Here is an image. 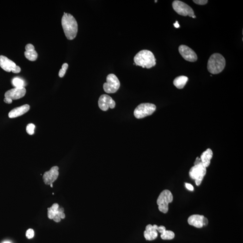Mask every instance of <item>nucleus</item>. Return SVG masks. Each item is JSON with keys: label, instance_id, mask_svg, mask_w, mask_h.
I'll use <instances>...</instances> for the list:
<instances>
[{"label": "nucleus", "instance_id": "obj_25", "mask_svg": "<svg viewBox=\"0 0 243 243\" xmlns=\"http://www.w3.org/2000/svg\"><path fill=\"white\" fill-rule=\"evenodd\" d=\"M59 207V205L57 204V203H55V204L52 205L51 208H49V209L52 210L54 212H56V214H57L58 212V209Z\"/></svg>", "mask_w": 243, "mask_h": 243}, {"label": "nucleus", "instance_id": "obj_22", "mask_svg": "<svg viewBox=\"0 0 243 243\" xmlns=\"http://www.w3.org/2000/svg\"><path fill=\"white\" fill-rule=\"evenodd\" d=\"M35 128V126L34 124H33V123H29L26 127L27 132L30 135H32L34 133Z\"/></svg>", "mask_w": 243, "mask_h": 243}, {"label": "nucleus", "instance_id": "obj_27", "mask_svg": "<svg viewBox=\"0 0 243 243\" xmlns=\"http://www.w3.org/2000/svg\"><path fill=\"white\" fill-rule=\"evenodd\" d=\"M25 50L26 51H34L35 50V47L31 44H28L25 46Z\"/></svg>", "mask_w": 243, "mask_h": 243}, {"label": "nucleus", "instance_id": "obj_7", "mask_svg": "<svg viewBox=\"0 0 243 243\" xmlns=\"http://www.w3.org/2000/svg\"><path fill=\"white\" fill-rule=\"evenodd\" d=\"M172 6L174 10L180 16H189L190 17H192L194 16V11L191 7L182 1L178 0L173 1Z\"/></svg>", "mask_w": 243, "mask_h": 243}, {"label": "nucleus", "instance_id": "obj_10", "mask_svg": "<svg viewBox=\"0 0 243 243\" xmlns=\"http://www.w3.org/2000/svg\"><path fill=\"white\" fill-rule=\"evenodd\" d=\"M98 105L99 107L102 111H106L109 108L111 109L114 108L115 102L110 96L104 94L100 97Z\"/></svg>", "mask_w": 243, "mask_h": 243}, {"label": "nucleus", "instance_id": "obj_36", "mask_svg": "<svg viewBox=\"0 0 243 243\" xmlns=\"http://www.w3.org/2000/svg\"><path fill=\"white\" fill-rule=\"evenodd\" d=\"M201 163V160L200 159V158H199L197 157L196 158V160H195V162L194 163V165H198V164H200V163Z\"/></svg>", "mask_w": 243, "mask_h": 243}, {"label": "nucleus", "instance_id": "obj_3", "mask_svg": "<svg viewBox=\"0 0 243 243\" xmlns=\"http://www.w3.org/2000/svg\"><path fill=\"white\" fill-rule=\"evenodd\" d=\"M225 66V59L219 53H214L209 58L207 68L211 74H217L221 73Z\"/></svg>", "mask_w": 243, "mask_h": 243}, {"label": "nucleus", "instance_id": "obj_30", "mask_svg": "<svg viewBox=\"0 0 243 243\" xmlns=\"http://www.w3.org/2000/svg\"><path fill=\"white\" fill-rule=\"evenodd\" d=\"M21 71V69L19 66H16L14 68V69L12 70V72L15 74H18V73H20Z\"/></svg>", "mask_w": 243, "mask_h": 243}, {"label": "nucleus", "instance_id": "obj_1", "mask_svg": "<svg viewBox=\"0 0 243 243\" xmlns=\"http://www.w3.org/2000/svg\"><path fill=\"white\" fill-rule=\"evenodd\" d=\"M61 24L67 38L70 40L74 39L78 31V24L74 17L71 14L64 12Z\"/></svg>", "mask_w": 243, "mask_h": 243}, {"label": "nucleus", "instance_id": "obj_15", "mask_svg": "<svg viewBox=\"0 0 243 243\" xmlns=\"http://www.w3.org/2000/svg\"><path fill=\"white\" fill-rule=\"evenodd\" d=\"M29 109H30V106L28 104H24L11 110L8 114V116L9 118H15L18 117L28 112Z\"/></svg>", "mask_w": 243, "mask_h": 243}, {"label": "nucleus", "instance_id": "obj_13", "mask_svg": "<svg viewBox=\"0 0 243 243\" xmlns=\"http://www.w3.org/2000/svg\"><path fill=\"white\" fill-rule=\"evenodd\" d=\"M158 226L156 225L152 226L149 224L146 227V230L144 231V237L147 241H151L155 240L158 236L157 229Z\"/></svg>", "mask_w": 243, "mask_h": 243}, {"label": "nucleus", "instance_id": "obj_26", "mask_svg": "<svg viewBox=\"0 0 243 243\" xmlns=\"http://www.w3.org/2000/svg\"><path fill=\"white\" fill-rule=\"evenodd\" d=\"M193 2L196 4L200 5H205L207 3L208 1L207 0H198V1L194 0Z\"/></svg>", "mask_w": 243, "mask_h": 243}, {"label": "nucleus", "instance_id": "obj_29", "mask_svg": "<svg viewBox=\"0 0 243 243\" xmlns=\"http://www.w3.org/2000/svg\"><path fill=\"white\" fill-rule=\"evenodd\" d=\"M165 230H166V228L164 226H161L160 227H158L157 231H158L159 233H161V234L163 233Z\"/></svg>", "mask_w": 243, "mask_h": 243}, {"label": "nucleus", "instance_id": "obj_23", "mask_svg": "<svg viewBox=\"0 0 243 243\" xmlns=\"http://www.w3.org/2000/svg\"><path fill=\"white\" fill-rule=\"evenodd\" d=\"M34 235V231L32 229H29L27 230L26 236L28 239H32Z\"/></svg>", "mask_w": 243, "mask_h": 243}, {"label": "nucleus", "instance_id": "obj_42", "mask_svg": "<svg viewBox=\"0 0 243 243\" xmlns=\"http://www.w3.org/2000/svg\"><path fill=\"white\" fill-rule=\"evenodd\" d=\"M193 18H196V16H193L192 17Z\"/></svg>", "mask_w": 243, "mask_h": 243}, {"label": "nucleus", "instance_id": "obj_6", "mask_svg": "<svg viewBox=\"0 0 243 243\" xmlns=\"http://www.w3.org/2000/svg\"><path fill=\"white\" fill-rule=\"evenodd\" d=\"M206 173V168L202 163L194 165L189 172V175L192 179L195 180L197 186H200Z\"/></svg>", "mask_w": 243, "mask_h": 243}, {"label": "nucleus", "instance_id": "obj_41", "mask_svg": "<svg viewBox=\"0 0 243 243\" xmlns=\"http://www.w3.org/2000/svg\"><path fill=\"white\" fill-rule=\"evenodd\" d=\"M3 243H10L9 242L6 241V242H4Z\"/></svg>", "mask_w": 243, "mask_h": 243}, {"label": "nucleus", "instance_id": "obj_18", "mask_svg": "<svg viewBox=\"0 0 243 243\" xmlns=\"http://www.w3.org/2000/svg\"><path fill=\"white\" fill-rule=\"evenodd\" d=\"M188 78L185 76H180L176 78L173 81V84L178 89H182L186 85Z\"/></svg>", "mask_w": 243, "mask_h": 243}, {"label": "nucleus", "instance_id": "obj_38", "mask_svg": "<svg viewBox=\"0 0 243 243\" xmlns=\"http://www.w3.org/2000/svg\"><path fill=\"white\" fill-rule=\"evenodd\" d=\"M174 26H175V27H176V28H178V27H180V25H179L177 21L174 24Z\"/></svg>", "mask_w": 243, "mask_h": 243}, {"label": "nucleus", "instance_id": "obj_31", "mask_svg": "<svg viewBox=\"0 0 243 243\" xmlns=\"http://www.w3.org/2000/svg\"><path fill=\"white\" fill-rule=\"evenodd\" d=\"M185 185H186V187L189 190H191V191H193L194 190V187H193L192 185H191V184H189V183H186Z\"/></svg>", "mask_w": 243, "mask_h": 243}, {"label": "nucleus", "instance_id": "obj_35", "mask_svg": "<svg viewBox=\"0 0 243 243\" xmlns=\"http://www.w3.org/2000/svg\"><path fill=\"white\" fill-rule=\"evenodd\" d=\"M203 226H206L208 224V220L206 217H204V218H203Z\"/></svg>", "mask_w": 243, "mask_h": 243}, {"label": "nucleus", "instance_id": "obj_14", "mask_svg": "<svg viewBox=\"0 0 243 243\" xmlns=\"http://www.w3.org/2000/svg\"><path fill=\"white\" fill-rule=\"evenodd\" d=\"M16 66V63L13 61L5 56H0V67L5 71L11 72Z\"/></svg>", "mask_w": 243, "mask_h": 243}, {"label": "nucleus", "instance_id": "obj_32", "mask_svg": "<svg viewBox=\"0 0 243 243\" xmlns=\"http://www.w3.org/2000/svg\"><path fill=\"white\" fill-rule=\"evenodd\" d=\"M56 215H57L59 217H60L61 219H64L65 217V214L63 212H58Z\"/></svg>", "mask_w": 243, "mask_h": 243}, {"label": "nucleus", "instance_id": "obj_11", "mask_svg": "<svg viewBox=\"0 0 243 243\" xmlns=\"http://www.w3.org/2000/svg\"><path fill=\"white\" fill-rule=\"evenodd\" d=\"M59 167L54 166L49 171L45 172L43 176V180L45 184L50 185L57 179L59 176Z\"/></svg>", "mask_w": 243, "mask_h": 243}, {"label": "nucleus", "instance_id": "obj_19", "mask_svg": "<svg viewBox=\"0 0 243 243\" xmlns=\"http://www.w3.org/2000/svg\"><path fill=\"white\" fill-rule=\"evenodd\" d=\"M24 56L28 60L34 61L38 58V54L35 50L34 51H25Z\"/></svg>", "mask_w": 243, "mask_h": 243}, {"label": "nucleus", "instance_id": "obj_2", "mask_svg": "<svg viewBox=\"0 0 243 243\" xmlns=\"http://www.w3.org/2000/svg\"><path fill=\"white\" fill-rule=\"evenodd\" d=\"M135 64L142 68L151 69L156 65V59L153 53L147 50H141L134 58Z\"/></svg>", "mask_w": 243, "mask_h": 243}, {"label": "nucleus", "instance_id": "obj_9", "mask_svg": "<svg viewBox=\"0 0 243 243\" xmlns=\"http://www.w3.org/2000/svg\"><path fill=\"white\" fill-rule=\"evenodd\" d=\"M179 52L182 57L188 61L194 62L197 60L198 57L195 52L187 45H182L179 47Z\"/></svg>", "mask_w": 243, "mask_h": 243}, {"label": "nucleus", "instance_id": "obj_21", "mask_svg": "<svg viewBox=\"0 0 243 243\" xmlns=\"http://www.w3.org/2000/svg\"><path fill=\"white\" fill-rule=\"evenodd\" d=\"M12 83L15 87L17 88L24 87V82L23 80L18 78H14L12 80Z\"/></svg>", "mask_w": 243, "mask_h": 243}, {"label": "nucleus", "instance_id": "obj_12", "mask_svg": "<svg viewBox=\"0 0 243 243\" xmlns=\"http://www.w3.org/2000/svg\"><path fill=\"white\" fill-rule=\"evenodd\" d=\"M26 92V89L24 87L20 88L15 87L7 91L5 94V96L12 100H16L23 97L25 96Z\"/></svg>", "mask_w": 243, "mask_h": 243}, {"label": "nucleus", "instance_id": "obj_40", "mask_svg": "<svg viewBox=\"0 0 243 243\" xmlns=\"http://www.w3.org/2000/svg\"><path fill=\"white\" fill-rule=\"evenodd\" d=\"M50 186H51V187L52 188L53 187V184H51V185H50Z\"/></svg>", "mask_w": 243, "mask_h": 243}, {"label": "nucleus", "instance_id": "obj_43", "mask_svg": "<svg viewBox=\"0 0 243 243\" xmlns=\"http://www.w3.org/2000/svg\"><path fill=\"white\" fill-rule=\"evenodd\" d=\"M157 2V1H155V2Z\"/></svg>", "mask_w": 243, "mask_h": 243}, {"label": "nucleus", "instance_id": "obj_24", "mask_svg": "<svg viewBox=\"0 0 243 243\" xmlns=\"http://www.w3.org/2000/svg\"><path fill=\"white\" fill-rule=\"evenodd\" d=\"M48 209V217L49 219H53V218L55 217L56 215V212H54V211L50 209L49 208L47 209Z\"/></svg>", "mask_w": 243, "mask_h": 243}, {"label": "nucleus", "instance_id": "obj_5", "mask_svg": "<svg viewBox=\"0 0 243 243\" xmlns=\"http://www.w3.org/2000/svg\"><path fill=\"white\" fill-rule=\"evenodd\" d=\"M156 107L154 104L151 103H142L136 108L134 115L138 119L144 118L151 115L156 110Z\"/></svg>", "mask_w": 243, "mask_h": 243}, {"label": "nucleus", "instance_id": "obj_17", "mask_svg": "<svg viewBox=\"0 0 243 243\" xmlns=\"http://www.w3.org/2000/svg\"><path fill=\"white\" fill-rule=\"evenodd\" d=\"M212 155L213 153L212 151L210 149H208L201 154L200 158L201 160V163L206 168L209 166Z\"/></svg>", "mask_w": 243, "mask_h": 243}, {"label": "nucleus", "instance_id": "obj_20", "mask_svg": "<svg viewBox=\"0 0 243 243\" xmlns=\"http://www.w3.org/2000/svg\"><path fill=\"white\" fill-rule=\"evenodd\" d=\"M175 237V234L173 231L166 230L161 234V237L163 240H171Z\"/></svg>", "mask_w": 243, "mask_h": 243}, {"label": "nucleus", "instance_id": "obj_4", "mask_svg": "<svg viewBox=\"0 0 243 243\" xmlns=\"http://www.w3.org/2000/svg\"><path fill=\"white\" fill-rule=\"evenodd\" d=\"M172 200L173 195L171 191L168 190H163L157 200L158 209L163 213H167L169 210V204L171 203Z\"/></svg>", "mask_w": 243, "mask_h": 243}, {"label": "nucleus", "instance_id": "obj_37", "mask_svg": "<svg viewBox=\"0 0 243 243\" xmlns=\"http://www.w3.org/2000/svg\"><path fill=\"white\" fill-rule=\"evenodd\" d=\"M62 69H65V70H67L68 68V63H63V64L62 65Z\"/></svg>", "mask_w": 243, "mask_h": 243}, {"label": "nucleus", "instance_id": "obj_34", "mask_svg": "<svg viewBox=\"0 0 243 243\" xmlns=\"http://www.w3.org/2000/svg\"><path fill=\"white\" fill-rule=\"evenodd\" d=\"M53 219L55 222H56V223H59L61 221V218L56 214V216L53 218Z\"/></svg>", "mask_w": 243, "mask_h": 243}, {"label": "nucleus", "instance_id": "obj_8", "mask_svg": "<svg viewBox=\"0 0 243 243\" xmlns=\"http://www.w3.org/2000/svg\"><path fill=\"white\" fill-rule=\"evenodd\" d=\"M120 86V82L116 76L114 74H110L107 76L106 82L103 85L104 92L107 93H115Z\"/></svg>", "mask_w": 243, "mask_h": 243}, {"label": "nucleus", "instance_id": "obj_28", "mask_svg": "<svg viewBox=\"0 0 243 243\" xmlns=\"http://www.w3.org/2000/svg\"><path fill=\"white\" fill-rule=\"evenodd\" d=\"M66 70H67L62 69V68L60 70L59 73V76L60 77L63 78L64 76L65 73H66Z\"/></svg>", "mask_w": 243, "mask_h": 243}, {"label": "nucleus", "instance_id": "obj_39", "mask_svg": "<svg viewBox=\"0 0 243 243\" xmlns=\"http://www.w3.org/2000/svg\"><path fill=\"white\" fill-rule=\"evenodd\" d=\"M58 212H64V209L63 208H60L59 207L58 209Z\"/></svg>", "mask_w": 243, "mask_h": 243}, {"label": "nucleus", "instance_id": "obj_33", "mask_svg": "<svg viewBox=\"0 0 243 243\" xmlns=\"http://www.w3.org/2000/svg\"><path fill=\"white\" fill-rule=\"evenodd\" d=\"M4 101L7 104H11L12 102V100L10 99L9 98L5 97L4 99Z\"/></svg>", "mask_w": 243, "mask_h": 243}, {"label": "nucleus", "instance_id": "obj_16", "mask_svg": "<svg viewBox=\"0 0 243 243\" xmlns=\"http://www.w3.org/2000/svg\"><path fill=\"white\" fill-rule=\"evenodd\" d=\"M204 216L200 215H193L188 219V223L190 225L197 228H201L203 227V218Z\"/></svg>", "mask_w": 243, "mask_h": 243}]
</instances>
